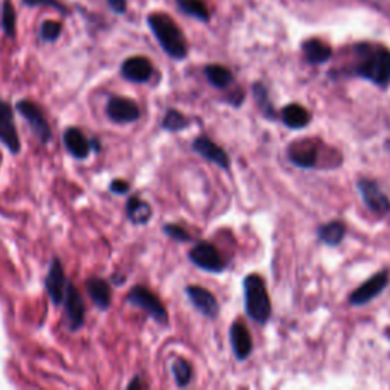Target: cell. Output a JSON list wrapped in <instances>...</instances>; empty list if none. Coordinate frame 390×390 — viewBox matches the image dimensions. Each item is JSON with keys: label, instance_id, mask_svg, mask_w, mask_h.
I'll return each mask as SVG.
<instances>
[{"label": "cell", "instance_id": "2e32d148", "mask_svg": "<svg viewBox=\"0 0 390 390\" xmlns=\"http://www.w3.org/2000/svg\"><path fill=\"white\" fill-rule=\"evenodd\" d=\"M192 150L204 157L209 162L215 164L216 166H220L221 169H229L231 168V159H229V154L223 150L221 146H218L214 141H211L209 137L200 136L192 144Z\"/></svg>", "mask_w": 390, "mask_h": 390}, {"label": "cell", "instance_id": "7402d4cb", "mask_svg": "<svg viewBox=\"0 0 390 390\" xmlns=\"http://www.w3.org/2000/svg\"><path fill=\"white\" fill-rule=\"evenodd\" d=\"M346 235V226L341 221H331L319 227V239L326 246H339Z\"/></svg>", "mask_w": 390, "mask_h": 390}, {"label": "cell", "instance_id": "484cf974", "mask_svg": "<svg viewBox=\"0 0 390 390\" xmlns=\"http://www.w3.org/2000/svg\"><path fill=\"white\" fill-rule=\"evenodd\" d=\"M177 5L185 14L197 17L199 20L203 21L209 20V11L201 0H177Z\"/></svg>", "mask_w": 390, "mask_h": 390}, {"label": "cell", "instance_id": "ba28073f", "mask_svg": "<svg viewBox=\"0 0 390 390\" xmlns=\"http://www.w3.org/2000/svg\"><path fill=\"white\" fill-rule=\"evenodd\" d=\"M0 142L6 146V150L11 154H19L21 150L13 107L2 99H0Z\"/></svg>", "mask_w": 390, "mask_h": 390}, {"label": "cell", "instance_id": "e0dca14e", "mask_svg": "<svg viewBox=\"0 0 390 390\" xmlns=\"http://www.w3.org/2000/svg\"><path fill=\"white\" fill-rule=\"evenodd\" d=\"M63 144L66 146V150L69 151V154L74 156L78 160H83L86 157H89L91 150H96L98 146L96 142H90L87 137L84 136V133L79 129H67L63 134ZM99 150V148H98Z\"/></svg>", "mask_w": 390, "mask_h": 390}, {"label": "cell", "instance_id": "4fadbf2b", "mask_svg": "<svg viewBox=\"0 0 390 390\" xmlns=\"http://www.w3.org/2000/svg\"><path fill=\"white\" fill-rule=\"evenodd\" d=\"M290 162L302 169H311L317 166L319 148L313 141H297L293 142L289 148Z\"/></svg>", "mask_w": 390, "mask_h": 390}, {"label": "cell", "instance_id": "4316f807", "mask_svg": "<svg viewBox=\"0 0 390 390\" xmlns=\"http://www.w3.org/2000/svg\"><path fill=\"white\" fill-rule=\"evenodd\" d=\"M188 125H189L188 118L183 113H180L179 110H176V109H169L166 111V114H165L164 121H162L164 130L171 131V133H176V131H180L183 129H186Z\"/></svg>", "mask_w": 390, "mask_h": 390}, {"label": "cell", "instance_id": "30bf717a", "mask_svg": "<svg viewBox=\"0 0 390 390\" xmlns=\"http://www.w3.org/2000/svg\"><path fill=\"white\" fill-rule=\"evenodd\" d=\"M357 186L364 204L368 206L374 214L380 216L390 214V200L374 180L360 179Z\"/></svg>", "mask_w": 390, "mask_h": 390}, {"label": "cell", "instance_id": "ffe728a7", "mask_svg": "<svg viewBox=\"0 0 390 390\" xmlns=\"http://www.w3.org/2000/svg\"><path fill=\"white\" fill-rule=\"evenodd\" d=\"M281 118H282V122L289 129L301 130V129H305L309 124V121H311V114H309V111L305 107L299 104H289L282 109Z\"/></svg>", "mask_w": 390, "mask_h": 390}, {"label": "cell", "instance_id": "6da1fadb", "mask_svg": "<svg viewBox=\"0 0 390 390\" xmlns=\"http://www.w3.org/2000/svg\"><path fill=\"white\" fill-rule=\"evenodd\" d=\"M154 37L162 46V49L174 60H183L188 55L186 39L183 36L177 23L168 14L154 13L146 19Z\"/></svg>", "mask_w": 390, "mask_h": 390}, {"label": "cell", "instance_id": "f546056e", "mask_svg": "<svg viewBox=\"0 0 390 390\" xmlns=\"http://www.w3.org/2000/svg\"><path fill=\"white\" fill-rule=\"evenodd\" d=\"M61 23L55 20H46L40 28V39L46 43H54L61 36Z\"/></svg>", "mask_w": 390, "mask_h": 390}, {"label": "cell", "instance_id": "8992f818", "mask_svg": "<svg viewBox=\"0 0 390 390\" xmlns=\"http://www.w3.org/2000/svg\"><path fill=\"white\" fill-rule=\"evenodd\" d=\"M64 311L67 316V325L71 331L81 329L86 324V305L81 293L78 291L76 286L69 281L64 294Z\"/></svg>", "mask_w": 390, "mask_h": 390}, {"label": "cell", "instance_id": "5bb4252c", "mask_svg": "<svg viewBox=\"0 0 390 390\" xmlns=\"http://www.w3.org/2000/svg\"><path fill=\"white\" fill-rule=\"evenodd\" d=\"M186 294L192 305L208 319H215L220 314V305H218L216 297L209 291L199 285L186 286Z\"/></svg>", "mask_w": 390, "mask_h": 390}, {"label": "cell", "instance_id": "e575fe53", "mask_svg": "<svg viewBox=\"0 0 390 390\" xmlns=\"http://www.w3.org/2000/svg\"><path fill=\"white\" fill-rule=\"evenodd\" d=\"M133 387H142V383L139 381V378H134V380L129 384V389H133Z\"/></svg>", "mask_w": 390, "mask_h": 390}, {"label": "cell", "instance_id": "ac0fdd59", "mask_svg": "<svg viewBox=\"0 0 390 390\" xmlns=\"http://www.w3.org/2000/svg\"><path fill=\"white\" fill-rule=\"evenodd\" d=\"M231 345L236 360L239 361L247 360L251 351H254V341H251L250 332L247 326L243 322H239V320H235L231 326Z\"/></svg>", "mask_w": 390, "mask_h": 390}, {"label": "cell", "instance_id": "9c48e42d", "mask_svg": "<svg viewBox=\"0 0 390 390\" xmlns=\"http://www.w3.org/2000/svg\"><path fill=\"white\" fill-rule=\"evenodd\" d=\"M389 284V271L381 270L372 278H369L364 284H361L357 290H354L349 296V304L354 306H361L374 301L375 297L380 296Z\"/></svg>", "mask_w": 390, "mask_h": 390}, {"label": "cell", "instance_id": "7c38bea8", "mask_svg": "<svg viewBox=\"0 0 390 390\" xmlns=\"http://www.w3.org/2000/svg\"><path fill=\"white\" fill-rule=\"evenodd\" d=\"M107 116L116 124H130L141 118V109L133 99L111 96L107 102Z\"/></svg>", "mask_w": 390, "mask_h": 390}, {"label": "cell", "instance_id": "cb8c5ba5", "mask_svg": "<svg viewBox=\"0 0 390 390\" xmlns=\"http://www.w3.org/2000/svg\"><path fill=\"white\" fill-rule=\"evenodd\" d=\"M204 74H206V78H208V81L216 89H226L234 81L232 72L229 71L227 67L220 64H209L204 69Z\"/></svg>", "mask_w": 390, "mask_h": 390}, {"label": "cell", "instance_id": "1f68e13d", "mask_svg": "<svg viewBox=\"0 0 390 390\" xmlns=\"http://www.w3.org/2000/svg\"><path fill=\"white\" fill-rule=\"evenodd\" d=\"M23 5H26V6H51L56 11H60L61 14H69V9L66 8L64 4H61L60 0H23L21 2Z\"/></svg>", "mask_w": 390, "mask_h": 390}, {"label": "cell", "instance_id": "d6a6232c", "mask_svg": "<svg viewBox=\"0 0 390 390\" xmlns=\"http://www.w3.org/2000/svg\"><path fill=\"white\" fill-rule=\"evenodd\" d=\"M110 191L116 195H125L130 191V185L125 180H113L110 183Z\"/></svg>", "mask_w": 390, "mask_h": 390}, {"label": "cell", "instance_id": "9a60e30c", "mask_svg": "<svg viewBox=\"0 0 390 390\" xmlns=\"http://www.w3.org/2000/svg\"><path fill=\"white\" fill-rule=\"evenodd\" d=\"M121 74L130 83L144 84L150 81L153 75V64L145 56H131V59H127L122 63Z\"/></svg>", "mask_w": 390, "mask_h": 390}, {"label": "cell", "instance_id": "3957f363", "mask_svg": "<svg viewBox=\"0 0 390 390\" xmlns=\"http://www.w3.org/2000/svg\"><path fill=\"white\" fill-rule=\"evenodd\" d=\"M246 313L254 322L264 325L271 316V302L267 291V285L259 274H249L244 282Z\"/></svg>", "mask_w": 390, "mask_h": 390}, {"label": "cell", "instance_id": "836d02e7", "mask_svg": "<svg viewBox=\"0 0 390 390\" xmlns=\"http://www.w3.org/2000/svg\"><path fill=\"white\" fill-rule=\"evenodd\" d=\"M109 8L116 14H124L127 11V0H107Z\"/></svg>", "mask_w": 390, "mask_h": 390}, {"label": "cell", "instance_id": "7a4b0ae2", "mask_svg": "<svg viewBox=\"0 0 390 390\" xmlns=\"http://www.w3.org/2000/svg\"><path fill=\"white\" fill-rule=\"evenodd\" d=\"M360 63L355 67V75L380 87L390 86V52L380 46H360Z\"/></svg>", "mask_w": 390, "mask_h": 390}, {"label": "cell", "instance_id": "8fae6325", "mask_svg": "<svg viewBox=\"0 0 390 390\" xmlns=\"http://www.w3.org/2000/svg\"><path fill=\"white\" fill-rule=\"evenodd\" d=\"M67 282L69 281L64 274L61 261L59 258H52V261L49 264L48 276H46V281H44V289H46V293H48L49 299L52 301L54 305L63 304Z\"/></svg>", "mask_w": 390, "mask_h": 390}, {"label": "cell", "instance_id": "83f0119b", "mask_svg": "<svg viewBox=\"0 0 390 390\" xmlns=\"http://www.w3.org/2000/svg\"><path fill=\"white\" fill-rule=\"evenodd\" d=\"M173 375L179 387H186L192 380V366L185 359H177L173 363Z\"/></svg>", "mask_w": 390, "mask_h": 390}, {"label": "cell", "instance_id": "44dd1931", "mask_svg": "<svg viewBox=\"0 0 390 390\" xmlns=\"http://www.w3.org/2000/svg\"><path fill=\"white\" fill-rule=\"evenodd\" d=\"M302 51L305 55V60L311 64L326 63L332 55V51H331L329 46L326 43H324L322 40H317V39L306 40L302 44Z\"/></svg>", "mask_w": 390, "mask_h": 390}, {"label": "cell", "instance_id": "603a6c76", "mask_svg": "<svg viewBox=\"0 0 390 390\" xmlns=\"http://www.w3.org/2000/svg\"><path fill=\"white\" fill-rule=\"evenodd\" d=\"M127 215L133 224H146L153 215V209L139 197H131L127 201Z\"/></svg>", "mask_w": 390, "mask_h": 390}, {"label": "cell", "instance_id": "d6986e66", "mask_svg": "<svg viewBox=\"0 0 390 390\" xmlns=\"http://www.w3.org/2000/svg\"><path fill=\"white\" fill-rule=\"evenodd\" d=\"M86 290L87 294L99 309L106 311L110 308L111 304V290L107 281L101 278H91L86 282Z\"/></svg>", "mask_w": 390, "mask_h": 390}, {"label": "cell", "instance_id": "5b68a950", "mask_svg": "<svg viewBox=\"0 0 390 390\" xmlns=\"http://www.w3.org/2000/svg\"><path fill=\"white\" fill-rule=\"evenodd\" d=\"M16 110L25 118L32 130V134L37 137L41 145L49 144L52 139V130L49 127L48 121H46L44 114L39 106L34 104L31 101H19Z\"/></svg>", "mask_w": 390, "mask_h": 390}, {"label": "cell", "instance_id": "277c9868", "mask_svg": "<svg viewBox=\"0 0 390 390\" xmlns=\"http://www.w3.org/2000/svg\"><path fill=\"white\" fill-rule=\"evenodd\" d=\"M127 301L131 305L144 309V311L150 314V317H153L157 324L168 325V311L165 309L162 301H160L151 290L145 289L142 285H136L129 291Z\"/></svg>", "mask_w": 390, "mask_h": 390}, {"label": "cell", "instance_id": "4dcf8cb0", "mask_svg": "<svg viewBox=\"0 0 390 390\" xmlns=\"http://www.w3.org/2000/svg\"><path fill=\"white\" fill-rule=\"evenodd\" d=\"M164 232L169 236L176 239L177 243H188V241L192 239V236L185 231V229H181L177 224H165L164 226Z\"/></svg>", "mask_w": 390, "mask_h": 390}, {"label": "cell", "instance_id": "d4e9b609", "mask_svg": "<svg viewBox=\"0 0 390 390\" xmlns=\"http://www.w3.org/2000/svg\"><path fill=\"white\" fill-rule=\"evenodd\" d=\"M17 29V13L11 0H4L2 2V31L8 39L16 37Z\"/></svg>", "mask_w": 390, "mask_h": 390}, {"label": "cell", "instance_id": "f1b7e54d", "mask_svg": "<svg viewBox=\"0 0 390 390\" xmlns=\"http://www.w3.org/2000/svg\"><path fill=\"white\" fill-rule=\"evenodd\" d=\"M254 94H255V99L258 102L261 111L264 113V116L269 118V119L276 118V113H274L273 104H271V101H270L269 94H267V89L264 87V84H255Z\"/></svg>", "mask_w": 390, "mask_h": 390}, {"label": "cell", "instance_id": "52a82bcc", "mask_svg": "<svg viewBox=\"0 0 390 390\" xmlns=\"http://www.w3.org/2000/svg\"><path fill=\"white\" fill-rule=\"evenodd\" d=\"M189 259L199 269L211 273H221L226 267L220 251L214 244L206 243V241L197 243L189 250Z\"/></svg>", "mask_w": 390, "mask_h": 390}]
</instances>
